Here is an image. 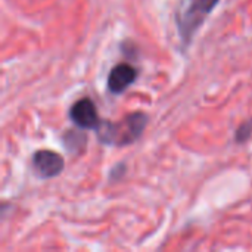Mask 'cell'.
Wrapping results in <instances>:
<instances>
[{"instance_id":"obj_5","label":"cell","mask_w":252,"mask_h":252,"mask_svg":"<svg viewBox=\"0 0 252 252\" xmlns=\"http://www.w3.org/2000/svg\"><path fill=\"white\" fill-rule=\"evenodd\" d=\"M139 71L131 63H118L115 65L108 77V90L114 94L126 92L137 78Z\"/></svg>"},{"instance_id":"obj_3","label":"cell","mask_w":252,"mask_h":252,"mask_svg":"<svg viewBox=\"0 0 252 252\" xmlns=\"http://www.w3.org/2000/svg\"><path fill=\"white\" fill-rule=\"evenodd\" d=\"M32 168L40 179H53L58 177L65 168V159L53 151L40 149L32 154L31 158Z\"/></svg>"},{"instance_id":"obj_1","label":"cell","mask_w":252,"mask_h":252,"mask_svg":"<svg viewBox=\"0 0 252 252\" xmlns=\"http://www.w3.org/2000/svg\"><path fill=\"white\" fill-rule=\"evenodd\" d=\"M148 123V114L133 112L121 120L118 124L112 121H100L96 128V136L102 145L128 146L142 137Z\"/></svg>"},{"instance_id":"obj_2","label":"cell","mask_w":252,"mask_h":252,"mask_svg":"<svg viewBox=\"0 0 252 252\" xmlns=\"http://www.w3.org/2000/svg\"><path fill=\"white\" fill-rule=\"evenodd\" d=\"M220 0H180L176 9V25L180 41L185 47L190 46L195 34L204 25L208 15Z\"/></svg>"},{"instance_id":"obj_7","label":"cell","mask_w":252,"mask_h":252,"mask_svg":"<svg viewBox=\"0 0 252 252\" xmlns=\"http://www.w3.org/2000/svg\"><path fill=\"white\" fill-rule=\"evenodd\" d=\"M252 136V120L244 121L235 131V142L242 145L245 142H248Z\"/></svg>"},{"instance_id":"obj_4","label":"cell","mask_w":252,"mask_h":252,"mask_svg":"<svg viewBox=\"0 0 252 252\" xmlns=\"http://www.w3.org/2000/svg\"><path fill=\"white\" fill-rule=\"evenodd\" d=\"M69 118L72 123L83 130H96L100 124V118L97 115L94 103L89 97L78 99L69 109Z\"/></svg>"},{"instance_id":"obj_6","label":"cell","mask_w":252,"mask_h":252,"mask_svg":"<svg viewBox=\"0 0 252 252\" xmlns=\"http://www.w3.org/2000/svg\"><path fill=\"white\" fill-rule=\"evenodd\" d=\"M62 142L65 149L69 154L78 155L83 152V149L87 145V136L84 134L83 128L81 130H66L65 134L62 136Z\"/></svg>"},{"instance_id":"obj_8","label":"cell","mask_w":252,"mask_h":252,"mask_svg":"<svg viewBox=\"0 0 252 252\" xmlns=\"http://www.w3.org/2000/svg\"><path fill=\"white\" fill-rule=\"evenodd\" d=\"M126 171H127L126 164H117V165L111 170V173H109V180H112V182L120 180V179L126 174Z\"/></svg>"}]
</instances>
